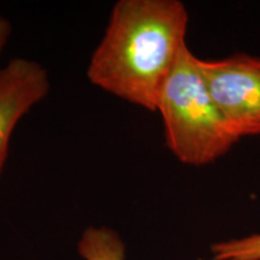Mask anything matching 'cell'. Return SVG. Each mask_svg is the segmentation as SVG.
Listing matches in <instances>:
<instances>
[{"instance_id":"1","label":"cell","mask_w":260,"mask_h":260,"mask_svg":"<svg viewBox=\"0 0 260 260\" xmlns=\"http://www.w3.org/2000/svg\"><path fill=\"white\" fill-rule=\"evenodd\" d=\"M186 6L178 0H119L90 57L92 84L147 111L186 46Z\"/></svg>"},{"instance_id":"2","label":"cell","mask_w":260,"mask_h":260,"mask_svg":"<svg viewBox=\"0 0 260 260\" xmlns=\"http://www.w3.org/2000/svg\"><path fill=\"white\" fill-rule=\"evenodd\" d=\"M157 111L164 123L168 148L183 164H211L240 140L207 88L199 58L187 45L162 84Z\"/></svg>"},{"instance_id":"3","label":"cell","mask_w":260,"mask_h":260,"mask_svg":"<svg viewBox=\"0 0 260 260\" xmlns=\"http://www.w3.org/2000/svg\"><path fill=\"white\" fill-rule=\"evenodd\" d=\"M199 67L237 138L260 135V57L236 53L219 60L199 59Z\"/></svg>"},{"instance_id":"4","label":"cell","mask_w":260,"mask_h":260,"mask_svg":"<svg viewBox=\"0 0 260 260\" xmlns=\"http://www.w3.org/2000/svg\"><path fill=\"white\" fill-rule=\"evenodd\" d=\"M48 90V74L38 61L14 58L0 68V176L15 128Z\"/></svg>"},{"instance_id":"5","label":"cell","mask_w":260,"mask_h":260,"mask_svg":"<svg viewBox=\"0 0 260 260\" xmlns=\"http://www.w3.org/2000/svg\"><path fill=\"white\" fill-rule=\"evenodd\" d=\"M77 251L83 260H125V245L107 226H89L81 235Z\"/></svg>"},{"instance_id":"6","label":"cell","mask_w":260,"mask_h":260,"mask_svg":"<svg viewBox=\"0 0 260 260\" xmlns=\"http://www.w3.org/2000/svg\"><path fill=\"white\" fill-rule=\"evenodd\" d=\"M211 253L213 260H260V234L216 242Z\"/></svg>"},{"instance_id":"7","label":"cell","mask_w":260,"mask_h":260,"mask_svg":"<svg viewBox=\"0 0 260 260\" xmlns=\"http://www.w3.org/2000/svg\"><path fill=\"white\" fill-rule=\"evenodd\" d=\"M11 23H10L4 16L0 15V53H2L6 46V44H8L10 35H11Z\"/></svg>"}]
</instances>
